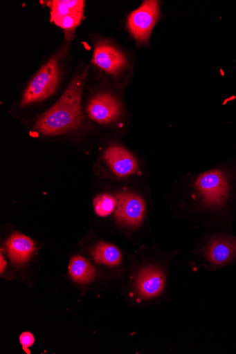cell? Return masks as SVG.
Here are the masks:
<instances>
[{"label":"cell","instance_id":"obj_1","mask_svg":"<svg viewBox=\"0 0 236 354\" xmlns=\"http://www.w3.org/2000/svg\"><path fill=\"white\" fill-rule=\"evenodd\" d=\"M175 218L230 231L236 212V158L174 181L165 198Z\"/></svg>","mask_w":236,"mask_h":354},{"label":"cell","instance_id":"obj_2","mask_svg":"<svg viewBox=\"0 0 236 354\" xmlns=\"http://www.w3.org/2000/svg\"><path fill=\"white\" fill-rule=\"evenodd\" d=\"M144 249L134 265L127 286L128 298L136 304L170 301V272L178 249L163 252Z\"/></svg>","mask_w":236,"mask_h":354},{"label":"cell","instance_id":"obj_3","mask_svg":"<svg viewBox=\"0 0 236 354\" xmlns=\"http://www.w3.org/2000/svg\"><path fill=\"white\" fill-rule=\"evenodd\" d=\"M87 71L75 76L57 102L35 124V130L44 136H54L76 130L84 121L82 94Z\"/></svg>","mask_w":236,"mask_h":354},{"label":"cell","instance_id":"obj_4","mask_svg":"<svg viewBox=\"0 0 236 354\" xmlns=\"http://www.w3.org/2000/svg\"><path fill=\"white\" fill-rule=\"evenodd\" d=\"M190 266L198 271L201 268L215 271L236 261V236L229 230H205L190 251Z\"/></svg>","mask_w":236,"mask_h":354},{"label":"cell","instance_id":"obj_5","mask_svg":"<svg viewBox=\"0 0 236 354\" xmlns=\"http://www.w3.org/2000/svg\"><path fill=\"white\" fill-rule=\"evenodd\" d=\"M101 160L100 174L105 180L125 183L146 180L145 167L136 155L121 145H109Z\"/></svg>","mask_w":236,"mask_h":354},{"label":"cell","instance_id":"obj_6","mask_svg":"<svg viewBox=\"0 0 236 354\" xmlns=\"http://www.w3.org/2000/svg\"><path fill=\"white\" fill-rule=\"evenodd\" d=\"M62 53L52 57L33 78L24 92L21 106L41 102L53 94L60 81L59 60Z\"/></svg>","mask_w":236,"mask_h":354},{"label":"cell","instance_id":"obj_7","mask_svg":"<svg viewBox=\"0 0 236 354\" xmlns=\"http://www.w3.org/2000/svg\"><path fill=\"white\" fill-rule=\"evenodd\" d=\"M87 113L95 122L105 126L115 125L122 117L120 102L108 93H98L89 101Z\"/></svg>","mask_w":236,"mask_h":354},{"label":"cell","instance_id":"obj_8","mask_svg":"<svg viewBox=\"0 0 236 354\" xmlns=\"http://www.w3.org/2000/svg\"><path fill=\"white\" fill-rule=\"evenodd\" d=\"M157 1H145L128 17V28L131 35L140 44L147 43L152 30L158 20Z\"/></svg>","mask_w":236,"mask_h":354},{"label":"cell","instance_id":"obj_9","mask_svg":"<svg viewBox=\"0 0 236 354\" xmlns=\"http://www.w3.org/2000/svg\"><path fill=\"white\" fill-rule=\"evenodd\" d=\"M93 62L100 70L116 75L127 66L125 55L115 47L99 43L95 48Z\"/></svg>","mask_w":236,"mask_h":354},{"label":"cell","instance_id":"obj_10","mask_svg":"<svg viewBox=\"0 0 236 354\" xmlns=\"http://www.w3.org/2000/svg\"><path fill=\"white\" fill-rule=\"evenodd\" d=\"M96 263L109 269L120 271L125 256L123 252L116 245L101 241L97 243L91 252Z\"/></svg>","mask_w":236,"mask_h":354},{"label":"cell","instance_id":"obj_11","mask_svg":"<svg viewBox=\"0 0 236 354\" xmlns=\"http://www.w3.org/2000/svg\"><path fill=\"white\" fill-rule=\"evenodd\" d=\"M6 247L10 259L16 264L26 262L35 249L33 241L21 234L11 236L7 241Z\"/></svg>","mask_w":236,"mask_h":354},{"label":"cell","instance_id":"obj_12","mask_svg":"<svg viewBox=\"0 0 236 354\" xmlns=\"http://www.w3.org/2000/svg\"><path fill=\"white\" fill-rule=\"evenodd\" d=\"M51 21L57 26L61 21L73 13L84 11L82 0H56L49 2Z\"/></svg>","mask_w":236,"mask_h":354},{"label":"cell","instance_id":"obj_13","mask_svg":"<svg viewBox=\"0 0 236 354\" xmlns=\"http://www.w3.org/2000/svg\"><path fill=\"white\" fill-rule=\"evenodd\" d=\"M69 271L73 279L80 283H87L96 275L92 266L81 256H75L71 260Z\"/></svg>","mask_w":236,"mask_h":354},{"label":"cell","instance_id":"obj_14","mask_svg":"<svg viewBox=\"0 0 236 354\" xmlns=\"http://www.w3.org/2000/svg\"><path fill=\"white\" fill-rule=\"evenodd\" d=\"M83 15L84 11L73 13L64 17L58 24V26L65 31H72L80 24L83 19Z\"/></svg>","mask_w":236,"mask_h":354},{"label":"cell","instance_id":"obj_15","mask_svg":"<svg viewBox=\"0 0 236 354\" xmlns=\"http://www.w3.org/2000/svg\"><path fill=\"white\" fill-rule=\"evenodd\" d=\"M20 342L24 347H29L35 342V338L30 333H24L20 337Z\"/></svg>","mask_w":236,"mask_h":354}]
</instances>
